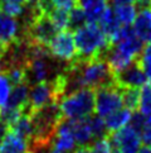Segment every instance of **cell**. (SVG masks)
Wrapping results in <instances>:
<instances>
[{
    "label": "cell",
    "instance_id": "cell-1",
    "mask_svg": "<svg viewBox=\"0 0 151 153\" xmlns=\"http://www.w3.org/2000/svg\"><path fill=\"white\" fill-rule=\"evenodd\" d=\"M33 125V137L30 139V148L38 146H51L56 132L62 123L63 114L58 102H52L30 114Z\"/></svg>",
    "mask_w": 151,
    "mask_h": 153
},
{
    "label": "cell",
    "instance_id": "cell-2",
    "mask_svg": "<svg viewBox=\"0 0 151 153\" xmlns=\"http://www.w3.org/2000/svg\"><path fill=\"white\" fill-rule=\"evenodd\" d=\"M74 43L77 48V58L91 59L96 57H106L111 47L107 37L97 23H86L74 30Z\"/></svg>",
    "mask_w": 151,
    "mask_h": 153
},
{
    "label": "cell",
    "instance_id": "cell-3",
    "mask_svg": "<svg viewBox=\"0 0 151 153\" xmlns=\"http://www.w3.org/2000/svg\"><path fill=\"white\" fill-rule=\"evenodd\" d=\"M59 108L64 119L78 120L93 115L95 90L78 89L68 94L59 101Z\"/></svg>",
    "mask_w": 151,
    "mask_h": 153
},
{
    "label": "cell",
    "instance_id": "cell-4",
    "mask_svg": "<svg viewBox=\"0 0 151 153\" xmlns=\"http://www.w3.org/2000/svg\"><path fill=\"white\" fill-rule=\"evenodd\" d=\"M123 106L122 90L116 84L102 86L95 90V111L96 115L107 118L112 113Z\"/></svg>",
    "mask_w": 151,
    "mask_h": 153
},
{
    "label": "cell",
    "instance_id": "cell-5",
    "mask_svg": "<svg viewBox=\"0 0 151 153\" xmlns=\"http://www.w3.org/2000/svg\"><path fill=\"white\" fill-rule=\"evenodd\" d=\"M51 54L57 61H62L69 65L77 58V48L74 43V36L72 30H62L58 32L56 37L48 46Z\"/></svg>",
    "mask_w": 151,
    "mask_h": 153
},
{
    "label": "cell",
    "instance_id": "cell-6",
    "mask_svg": "<svg viewBox=\"0 0 151 153\" xmlns=\"http://www.w3.org/2000/svg\"><path fill=\"white\" fill-rule=\"evenodd\" d=\"M108 137L112 147L118 149L121 153H139L141 149V135L131 125L113 132L108 134Z\"/></svg>",
    "mask_w": 151,
    "mask_h": 153
},
{
    "label": "cell",
    "instance_id": "cell-7",
    "mask_svg": "<svg viewBox=\"0 0 151 153\" xmlns=\"http://www.w3.org/2000/svg\"><path fill=\"white\" fill-rule=\"evenodd\" d=\"M115 84L121 89H125V87L142 89L147 84V77L141 66H140L139 61L136 59L127 68L121 71L120 74L115 75Z\"/></svg>",
    "mask_w": 151,
    "mask_h": 153
},
{
    "label": "cell",
    "instance_id": "cell-8",
    "mask_svg": "<svg viewBox=\"0 0 151 153\" xmlns=\"http://www.w3.org/2000/svg\"><path fill=\"white\" fill-rule=\"evenodd\" d=\"M20 38H23V28L20 22L0 12V43L9 47Z\"/></svg>",
    "mask_w": 151,
    "mask_h": 153
},
{
    "label": "cell",
    "instance_id": "cell-9",
    "mask_svg": "<svg viewBox=\"0 0 151 153\" xmlns=\"http://www.w3.org/2000/svg\"><path fill=\"white\" fill-rule=\"evenodd\" d=\"M76 146L77 143H76L74 137L72 134L68 119H63L52 140V149L62 153H71L76 148Z\"/></svg>",
    "mask_w": 151,
    "mask_h": 153
},
{
    "label": "cell",
    "instance_id": "cell-10",
    "mask_svg": "<svg viewBox=\"0 0 151 153\" xmlns=\"http://www.w3.org/2000/svg\"><path fill=\"white\" fill-rule=\"evenodd\" d=\"M89 118V117H88ZM88 118L86 119H78V120H69V127H71L72 134L74 137V140L77 146L79 147H89L95 140V135L92 133L89 125Z\"/></svg>",
    "mask_w": 151,
    "mask_h": 153
},
{
    "label": "cell",
    "instance_id": "cell-11",
    "mask_svg": "<svg viewBox=\"0 0 151 153\" xmlns=\"http://www.w3.org/2000/svg\"><path fill=\"white\" fill-rule=\"evenodd\" d=\"M0 153H30V144L26 139L9 129L0 143Z\"/></svg>",
    "mask_w": 151,
    "mask_h": 153
},
{
    "label": "cell",
    "instance_id": "cell-12",
    "mask_svg": "<svg viewBox=\"0 0 151 153\" xmlns=\"http://www.w3.org/2000/svg\"><path fill=\"white\" fill-rule=\"evenodd\" d=\"M132 30L144 43L151 42V8L140 9L132 24Z\"/></svg>",
    "mask_w": 151,
    "mask_h": 153
},
{
    "label": "cell",
    "instance_id": "cell-13",
    "mask_svg": "<svg viewBox=\"0 0 151 153\" xmlns=\"http://www.w3.org/2000/svg\"><path fill=\"white\" fill-rule=\"evenodd\" d=\"M131 117H132V111L128 110L126 108H123V109H120V110H117L115 113H112L111 115H108L107 118H105L106 128H107L108 134L127 127V125L130 124Z\"/></svg>",
    "mask_w": 151,
    "mask_h": 153
},
{
    "label": "cell",
    "instance_id": "cell-14",
    "mask_svg": "<svg viewBox=\"0 0 151 153\" xmlns=\"http://www.w3.org/2000/svg\"><path fill=\"white\" fill-rule=\"evenodd\" d=\"M112 9L117 23L121 27H131L133 24L137 15L136 5H121V7H113Z\"/></svg>",
    "mask_w": 151,
    "mask_h": 153
},
{
    "label": "cell",
    "instance_id": "cell-15",
    "mask_svg": "<svg viewBox=\"0 0 151 153\" xmlns=\"http://www.w3.org/2000/svg\"><path fill=\"white\" fill-rule=\"evenodd\" d=\"M9 129L30 143V139L33 137V125H32V119L29 114H21L17 122L10 125Z\"/></svg>",
    "mask_w": 151,
    "mask_h": 153
},
{
    "label": "cell",
    "instance_id": "cell-16",
    "mask_svg": "<svg viewBox=\"0 0 151 153\" xmlns=\"http://www.w3.org/2000/svg\"><path fill=\"white\" fill-rule=\"evenodd\" d=\"M47 15L51 18L58 32L69 29V10L53 8Z\"/></svg>",
    "mask_w": 151,
    "mask_h": 153
},
{
    "label": "cell",
    "instance_id": "cell-17",
    "mask_svg": "<svg viewBox=\"0 0 151 153\" xmlns=\"http://www.w3.org/2000/svg\"><path fill=\"white\" fill-rule=\"evenodd\" d=\"M122 90V99L123 106L131 111H135L139 109L140 104V90L141 89H131V87H125Z\"/></svg>",
    "mask_w": 151,
    "mask_h": 153
},
{
    "label": "cell",
    "instance_id": "cell-18",
    "mask_svg": "<svg viewBox=\"0 0 151 153\" xmlns=\"http://www.w3.org/2000/svg\"><path fill=\"white\" fill-rule=\"evenodd\" d=\"M87 23L86 13L82 7L76 5L69 10V30H76Z\"/></svg>",
    "mask_w": 151,
    "mask_h": 153
},
{
    "label": "cell",
    "instance_id": "cell-19",
    "mask_svg": "<svg viewBox=\"0 0 151 153\" xmlns=\"http://www.w3.org/2000/svg\"><path fill=\"white\" fill-rule=\"evenodd\" d=\"M139 111L144 115H151V82L146 84L140 90Z\"/></svg>",
    "mask_w": 151,
    "mask_h": 153
},
{
    "label": "cell",
    "instance_id": "cell-20",
    "mask_svg": "<svg viewBox=\"0 0 151 153\" xmlns=\"http://www.w3.org/2000/svg\"><path fill=\"white\" fill-rule=\"evenodd\" d=\"M88 120H89V125H91V129H92V133L95 135V139L108 135L103 118H101L98 115H91L88 118Z\"/></svg>",
    "mask_w": 151,
    "mask_h": 153
},
{
    "label": "cell",
    "instance_id": "cell-21",
    "mask_svg": "<svg viewBox=\"0 0 151 153\" xmlns=\"http://www.w3.org/2000/svg\"><path fill=\"white\" fill-rule=\"evenodd\" d=\"M137 61L140 63V66H141V68L144 70L145 75H146L147 81L151 82V42L144 47V50L141 54L139 56Z\"/></svg>",
    "mask_w": 151,
    "mask_h": 153
},
{
    "label": "cell",
    "instance_id": "cell-22",
    "mask_svg": "<svg viewBox=\"0 0 151 153\" xmlns=\"http://www.w3.org/2000/svg\"><path fill=\"white\" fill-rule=\"evenodd\" d=\"M12 82L4 72H0V108L7 104L9 95L12 92Z\"/></svg>",
    "mask_w": 151,
    "mask_h": 153
},
{
    "label": "cell",
    "instance_id": "cell-23",
    "mask_svg": "<svg viewBox=\"0 0 151 153\" xmlns=\"http://www.w3.org/2000/svg\"><path fill=\"white\" fill-rule=\"evenodd\" d=\"M89 147L93 151V153H111V151L113 149L108 135L95 139L92 142V146H89Z\"/></svg>",
    "mask_w": 151,
    "mask_h": 153
},
{
    "label": "cell",
    "instance_id": "cell-24",
    "mask_svg": "<svg viewBox=\"0 0 151 153\" xmlns=\"http://www.w3.org/2000/svg\"><path fill=\"white\" fill-rule=\"evenodd\" d=\"M25 10V4H14V3H3L1 4V12L5 13L9 17H13L15 19H20Z\"/></svg>",
    "mask_w": 151,
    "mask_h": 153
},
{
    "label": "cell",
    "instance_id": "cell-25",
    "mask_svg": "<svg viewBox=\"0 0 151 153\" xmlns=\"http://www.w3.org/2000/svg\"><path fill=\"white\" fill-rule=\"evenodd\" d=\"M141 140L145 146H151V115H146L141 130H140Z\"/></svg>",
    "mask_w": 151,
    "mask_h": 153
},
{
    "label": "cell",
    "instance_id": "cell-26",
    "mask_svg": "<svg viewBox=\"0 0 151 153\" xmlns=\"http://www.w3.org/2000/svg\"><path fill=\"white\" fill-rule=\"evenodd\" d=\"M49 3L53 8L71 10L76 5H78V0H49Z\"/></svg>",
    "mask_w": 151,
    "mask_h": 153
},
{
    "label": "cell",
    "instance_id": "cell-27",
    "mask_svg": "<svg viewBox=\"0 0 151 153\" xmlns=\"http://www.w3.org/2000/svg\"><path fill=\"white\" fill-rule=\"evenodd\" d=\"M112 7H121V5H136L137 0H108Z\"/></svg>",
    "mask_w": 151,
    "mask_h": 153
},
{
    "label": "cell",
    "instance_id": "cell-28",
    "mask_svg": "<svg viewBox=\"0 0 151 153\" xmlns=\"http://www.w3.org/2000/svg\"><path fill=\"white\" fill-rule=\"evenodd\" d=\"M8 130H9V127L0 119V138H4V135L8 133Z\"/></svg>",
    "mask_w": 151,
    "mask_h": 153
},
{
    "label": "cell",
    "instance_id": "cell-29",
    "mask_svg": "<svg viewBox=\"0 0 151 153\" xmlns=\"http://www.w3.org/2000/svg\"><path fill=\"white\" fill-rule=\"evenodd\" d=\"M96 1H101V0H78V5L82 8H86V7H88L89 4L96 3Z\"/></svg>",
    "mask_w": 151,
    "mask_h": 153
},
{
    "label": "cell",
    "instance_id": "cell-30",
    "mask_svg": "<svg viewBox=\"0 0 151 153\" xmlns=\"http://www.w3.org/2000/svg\"><path fill=\"white\" fill-rule=\"evenodd\" d=\"M74 153H93V151L91 149V147H79L74 151Z\"/></svg>",
    "mask_w": 151,
    "mask_h": 153
},
{
    "label": "cell",
    "instance_id": "cell-31",
    "mask_svg": "<svg viewBox=\"0 0 151 153\" xmlns=\"http://www.w3.org/2000/svg\"><path fill=\"white\" fill-rule=\"evenodd\" d=\"M3 3H14V4H26V0H1Z\"/></svg>",
    "mask_w": 151,
    "mask_h": 153
},
{
    "label": "cell",
    "instance_id": "cell-32",
    "mask_svg": "<svg viewBox=\"0 0 151 153\" xmlns=\"http://www.w3.org/2000/svg\"><path fill=\"white\" fill-rule=\"evenodd\" d=\"M139 153H151V146H144L141 147Z\"/></svg>",
    "mask_w": 151,
    "mask_h": 153
},
{
    "label": "cell",
    "instance_id": "cell-33",
    "mask_svg": "<svg viewBox=\"0 0 151 153\" xmlns=\"http://www.w3.org/2000/svg\"><path fill=\"white\" fill-rule=\"evenodd\" d=\"M7 50H8V47H7V46H4L3 43H0V58H1V57L4 56V54H5Z\"/></svg>",
    "mask_w": 151,
    "mask_h": 153
},
{
    "label": "cell",
    "instance_id": "cell-34",
    "mask_svg": "<svg viewBox=\"0 0 151 153\" xmlns=\"http://www.w3.org/2000/svg\"><path fill=\"white\" fill-rule=\"evenodd\" d=\"M39 1H40V0H26V3H28V4H37Z\"/></svg>",
    "mask_w": 151,
    "mask_h": 153
},
{
    "label": "cell",
    "instance_id": "cell-35",
    "mask_svg": "<svg viewBox=\"0 0 151 153\" xmlns=\"http://www.w3.org/2000/svg\"><path fill=\"white\" fill-rule=\"evenodd\" d=\"M111 153H121V152L118 151V149H116V148H113V149L111 151Z\"/></svg>",
    "mask_w": 151,
    "mask_h": 153
},
{
    "label": "cell",
    "instance_id": "cell-36",
    "mask_svg": "<svg viewBox=\"0 0 151 153\" xmlns=\"http://www.w3.org/2000/svg\"><path fill=\"white\" fill-rule=\"evenodd\" d=\"M1 70H3V63H1V58H0V72H1Z\"/></svg>",
    "mask_w": 151,
    "mask_h": 153
},
{
    "label": "cell",
    "instance_id": "cell-37",
    "mask_svg": "<svg viewBox=\"0 0 151 153\" xmlns=\"http://www.w3.org/2000/svg\"><path fill=\"white\" fill-rule=\"evenodd\" d=\"M51 153H62V152H57V151H53V149H52V152H51Z\"/></svg>",
    "mask_w": 151,
    "mask_h": 153
},
{
    "label": "cell",
    "instance_id": "cell-38",
    "mask_svg": "<svg viewBox=\"0 0 151 153\" xmlns=\"http://www.w3.org/2000/svg\"><path fill=\"white\" fill-rule=\"evenodd\" d=\"M0 9H1V5H0Z\"/></svg>",
    "mask_w": 151,
    "mask_h": 153
},
{
    "label": "cell",
    "instance_id": "cell-39",
    "mask_svg": "<svg viewBox=\"0 0 151 153\" xmlns=\"http://www.w3.org/2000/svg\"><path fill=\"white\" fill-rule=\"evenodd\" d=\"M0 143H1V142H0Z\"/></svg>",
    "mask_w": 151,
    "mask_h": 153
}]
</instances>
